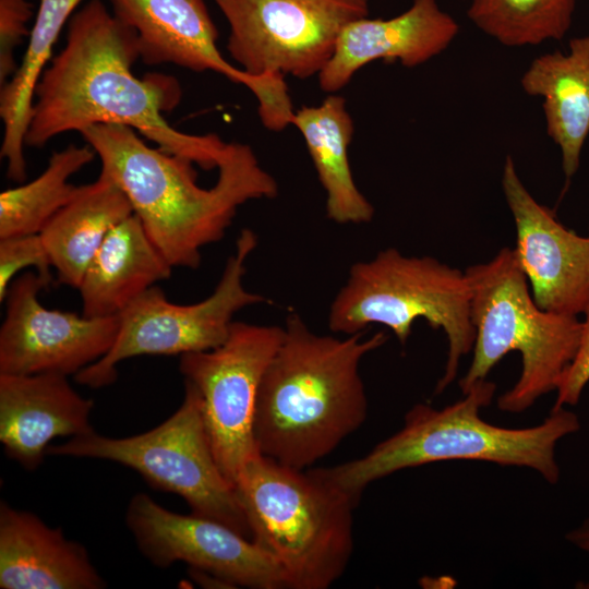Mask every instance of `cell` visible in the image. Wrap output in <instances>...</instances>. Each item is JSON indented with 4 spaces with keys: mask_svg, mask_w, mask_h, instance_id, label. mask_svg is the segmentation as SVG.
<instances>
[{
    "mask_svg": "<svg viewBox=\"0 0 589 589\" xmlns=\"http://www.w3.org/2000/svg\"><path fill=\"white\" fill-rule=\"evenodd\" d=\"M137 59L135 32L100 0L86 3L70 19L65 45L37 84L25 145L38 148L65 132L122 124L166 153L204 170L217 168L228 143L214 133L172 128L164 112L180 103L179 82L160 73L136 77L132 65Z\"/></svg>",
    "mask_w": 589,
    "mask_h": 589,
    "instance_id": "1",
    "label": "cell"
},
{
    "mask_svg": "<svg viewBox=\"0 0 589 589\" xmlns=\"http://www.w3.org/2000/svg\"><path fill=\"white\" fill-rule=\"evenodd\" d=\"M80 134L172 267L199 268L202 249L225 237L241 205L278 193L247 144H227L217 181L206 189L197 184L192 161L148 146L130 127L96 124Z\"/></svg>",
    "mask_w": 589,
    "mask_h": 589,
    "instance_id": "2",
    "label": "cell"
},
{
    "mask_svg": "<svg viewBox=\"0 0 589 589\" xmlns=\"http://www.w3.org/2000/svg\"><path fill=\"white\" fill-rule=\"evenodd\" d=\"M337 338L312 332L291 312L259 388L253 432L261 455L308 469L330 455L368 416L360 363L387 336Z\"/></svg>",
    "mask_w": 589,
    "mask_h": 589,
    "instance_id": "3",
    "label": "cell"
},
{
    "mask_svg": "<svg viewBox=\"0 0 589 589\" xmlns=\"http://www.w3.org/2000/svg\"><path fill=\"white\" fill-rule=\"evenodd\" d=\"M495 390V383L485 378L445 408L417 404L406 413L402 428L364 456L314 471L356 502L376 480L406 468L447 460L526 467L546 482L557 483L561 471L555 447L560 440L579 430L578 416L557 408L536 426L494 425L480 413L492 401Z\"/></svg>",
    "mask_w": 589,
    "mask_h": 589,
    "instance_id": "4",
    "label": "cell"
},
{
    "mask_svg": "<svg viewBox=\"0 0 589 589\" xmlns=\"http://www.w3.org/2000/svg\"><path fill=\"white\" fill-rule=\"evenodd\" d=\"M235 488L251 540L281 567L288 589H327L342 576L354 544L351 496L313 469L261 454Z\"/></svg>",
    "mask_w": 589,
    "mask_h": 589,
    "instance_id": "5",
    "label": "cell"
},
{
    "mask_svg": "<svg viewBox=\"0 0 589 589\" xmlns=\"http://www.w3.org/2000/svg\"><path fill=\"white\" fill-rule=\"evenodd\" d=\"M471 289L476 328L471 364L459 381L462 394L510 351L521 357L515 385L497 398L500 410L520 413L543 395L556 390L573 362L582 321L548 312L534 302L513 249L503 248L485 263L465 271Z\"/></svg>",
    "mask_w": 589,
    "mask_h": 589,
    "instance_id": "6",
    "label": "cell"
},
{
    "mask_svg": "<svg viewBox=\"0 0 589 589\" xmlns=\"http://www.w3.org/2000/svg\"><path fill=\"white\" fill-rule=\"evenodd\" d=\"M423 318L442 329L448 341L447 360L434 394L455 380L460 359L474 344L471 289L465 272L430 256H406L394 248L354 263L328 310L333 333L352 335L371 324L389 328L405 345L413 323Z\"/></svg>",
    "mask_w": 589,
    "mask_h": 589,
    "instance_id": "7",
    "label": "cell"
},
{
    "mask_svg": "<svg viewBox=\"0 0 589 589\" xmlns=\"http://www.w3.org/2000/svg\"><path fill=\"white\" fill-rule=\"evenodd\" d=\"M46 455L113 461L140 473L153 488L182 497L191 512L223 522L251 539L235 485L214 456L197 389L184 382L179 408L154 429L128 437L95 431L49 445Z\"/></svg>",
    "mask_w": 589,
    "mask_h": 589,
    "instance_id": "8",
    "label": "cell"
},
{
    "mask_svg": "<svg viewBox=\"0 0 589 589\" xmlns=\"http://www.w3.org/2000/svg\"><path fill=\"white\" fill-rule=\"evenodd\" d=\"M257 245L254 231H240L214 291L202 301L177 304L156 285L120 314L110 350L75 374L79 384L100 388L118 376L117 365L139 356H175L212 350L228 337L233 316L242 309L268 301L244 286L247 260Z\"/></svg>",
    "mask_w": 589,
    "mask_h": 589,
    "instance_id": "9",
    "label": "cell"
},
{
    "mask_svg": "<svg viewBox=\"0 0 589 589\" xmlns=\"http://www.w3.org/2000/svg\"><path fill=\"white\" fill-rule=\"evenodd\" d=\"M230 33L227 50L253 76L320 74L369 0H215Z\"/></svg>",
    "mask_w": 589,
    "mask_h": 589,
    "instance_id": "10",
    "label": "cell"
},
{
    "mask_svg": "<svg viewBox=\"0 0 589 589\" xmlns=\"http://www.w3.org/2000/svg\"><path fill=\"white\" fill-rule=\"evenodd\" d=\"M284 336V326L235 321L218 347L180 356L179 371L202 399L216 461L235 485L243 467L260 455L253 423L264 372Z\"/></svg>",
    "mask_w": 589,
    "mask_h": 589,
    "instance_id": "11",
    "label": "cell"
},
{
    "mask_svg": "<svg viewBox=\"0 0 589 589\" xmlns=\"http://www.w3.org/2000/svg\"><path fill=\"white\" fill-rule=\"evenodd\" d=\"M125 525L140 552L159 568L184 562L232 588L288 589L285 573L271 555L217 520L168 510L137 493L128 504Z\"/></svg>",
    "mask_w": 589,
    "mask_h": 589,
    "instance_id": "12",
    "label": "cell"
},
{
    "mask_svg": "<svg viewBox=\"0 0 589 589\" xmlns=\"http://www.w3.org/2000/svg\"><path fill=\"white\" fill-rule=\"evenodd\" d=\"M48 285L36 272L11 283L0 327V374H76L112 347L119 318L86 317L46 309L38 293Z\"/></svg>",
    "mask_w": 589,
    "mask_h": 589,
    "instance_id": "13",
    "label": "cell"
},
{
    "mask_svg": "<svg viewBox=\"0 0 589 589\" xmlns=\"http://www.w3.org/2000/svg\"><path fill=\"white\" fill-rule=\"evenodd\" d=\"M113 15L137 36L140 59L147 65L170 63L194 72L215 71L245 85L265 119L283 116L291 105L281 76H253L232 67L219 52L218 32L203 0H110Z\"/></svg>",
    "mask_w": 589,
    "mask_h": 589,
    "instance_id": "14",
    "label": "cell"
},
{
    "mask_svg": "<svg viewBox=\"0 0 589 589\" xmlns=\"http://www.w3.org/2000/svg\"><path fill=\"white\" fill-rule=\"evenodd\" d=\"M502 187L516 227V260L534 302L544 311L578 316L589 309V231L565 228L521 182L510 156Z\"/></svg>",
    "mask_w": 589,
    "mask_h": 589,
    "instance_id": "15",
    "label": "cell"
},
{
    "mask_svg": "<svg viewBox=\"0 0 589 589\" xmlns=\"http://www.w3.org/2000/svg\"><path fill=\"white\" fill-rule=\"evenodd\" d=\"M94 401L81 396L59 373L0 374V442L23 468L39 467L50 442L94 429Z\"/></svg>",
    "mask_w": 589,
    "mask_h": 589,
    "instance_id": "16",
    "label": "cell"
},
{
    "mask_svg": "<svg viewBox=\"0 0 589 589\" xmlns=\"http://www.w3.org/2000/svg\"><path fill=\"white\" fill-rule=\"evenodd\" d=\"M458 29L437 0H412L408 10L388 20L353 21L340 34L333 57L318 74L320 87L335 93L374 60L419 65L445 50Z\"/></svg>",
    "mask_w": 589,
    "mask_h": 589,
    "instance_id": "17",
    "label": "cell"
},
{
    "mask_svg": "<svg viewBox=\"0 0 589 589\" xmlns=\"http://www.w3.org/2000/svg\"><path fill=\"white\" fill-rule=\"evenodd\" d=\"M84 545L38 516L0 504L1 589H103Z\"/></svg>",
    "mask_w": 589,
    "mask_h": 589,
    "instance_id": "18",
    "label": "cell"
},
{
    "mask_svg": "<svg viewBox=\"0 0 589 589\" xmlns=\"http://www.w3.org/2000/svg\"><path fill=\"white\" fill-rule=\"evenodd\" d=\"M172 266L153 243L133 213L106 237L88 264L79 291L86 317L117 316Z\"/></svg>",
    "mask_w": 589,
    "mask_h": 589,
    "instance_id": "19",
    "label": "cell"
},
{
    "mask_svg": "<svg viewBox=\"0 0 589 589\" xmlns=\"http://www.w3.org/2000/svg\"><path fill=\"white\" fill-rule=\"evenodd\" d=\"M521 86L527 94L543 98L548 135L560 147L564 173L570 178L589 135V35L570 39L567 53L536 58Z\"/></svg>",
    "mask_w": 589,
    "mask_h": 589,
    "instance_id": "20",
    "label": "cell"
},
{
    "mask_svg": "<svg viewBox=\"0 0 589 589\" xmlns=\"http://www.w3.org/2000/svg\"><path fill=\"white\" fill-rule=\"evenodd\" d=\"M133 214L120 187L106 173L63 206L39 232L60 284L77 289L108 233Z\"/></svg>",
    "mask_w": 589,
    "mask_h": 589,
    "instance_id": "21",
    "label": "cell"
},
{
    "mask_svg": "<svg viewBox=\"0 0 589 589\" xmlns=\"http://www.w3.org/2000/svg\"><path fill=\"white\" fill-rule=\"evenodd\" d=\"M291 124L303 135L325 190L327 217L339 225L371 221L374 207L358 189L350 169L353 122L345 98L329 95L320 106L302 107L294 111Z\"/></svg>",
    "mask_w": 589,
    "mask_h": 589,
    "instance_id": "22",
    "label": "cell"
},
{
    "mask_svg": "<svg viewBox=\"0 0 589 589\" xmlns=\"http://www.w3.org/2000/svg\"><path fill=\"white\" fill-rule=\"evenodd\" d=\"M81 1L40 0L23 60L13 76L1 86L3 141L0 155L7 160L8 178L13 181L26 178L24 145L37 84L65 22Z\"/></svg>",
    "mask_w": 589,
    "mask_h": 589,
    "instance_id": "23",
    "label": "cell"
},
{
    "mask_svg": "<svg viewBox=\"0 0 589 589\" xmlns=\"http://www.w3.org/2000/svg\"><path fill=\"white\" fill-rule=\"evenodd\" d=\"M89 146L70 144L53 152L45 170L34 180L0 194V239L39 233L79 192L69 179L94 160Z\"/></svg>",
    "mask_w": 589,
    "mask_h": 589,
    "instance_id": "24",
    "label": "cell"
},
{
    "mask_svg": "<svg viewBox=\"0 0 589 589\" xmlns=\"http://www.w3.org/2000/svg\"><path fill=\"white\" fill-rule=\"evenodd\" d=\"M577 0H471L467 15L498 43L519 47L562 39Z\"/></svg>",
    "mask_w": 589,
    "mask_h": 589,
    "instance_id": "25",
    "label": "cell"
},
{
    "mask_svg": "<svg viewBox=\"0 0 589 589\" xmlns=\"http://www.w3.org/2000/svg\"><path fill=\"white\" fill-rule=\"evenodd\" d=\"M35 268L49 286L51 261L39 233L0 239V301L3 302L11 283L24 268Z\"/></svg>",
    "mask_w": 589,
    "mask_h": 589,
    "instance_id": "26",
    "label": "cell"
},
{
    "mask_svg": "<svg viewBox=\"0 0 589 589\" xmlns=\"http://www.w3.org/2000/svg\"><path fill=\"white\" fill-rule=\"evenodd\" d=\"M32 15L27 0H0V84L3 86L17 70L14 52L26 35Z\"/></svg>",
    "mask_w": 589,
    "mask_h": 589,
    "instance_id": "27",
    "label": "cell"
},
{
    "mask_svg": "<svg viewBox=\"0 0 589 589\" xmlns=\"http://www.w3.org/2000/svg\"><path fill=\"white\" fill-rule=\"evenodd\" d=\"M584 315L581 337L576 356L556 389V399L552 409L577 405L589 383V309Z\"/></svg>",
    "mask_w": 589,
    "mask_h": 589,
    "instance_id": "28",
    "label": "cell"
},
{
    "mask_svg": "<svg viewBox=\"0 0 589 589\" xmlns=\"http://www.w3.org/2000/svg\"><path fill=\"white\" fill-rule=\"evenodd\" d=\"M565 538L570 544L589 553V518H587L578 527L568 531ZM582 587L589 588V584H586Z\"/></svg>",
    "mask_w": 589,
    "mask_h": 589,
    "instance_id": "29",
    "label": "cell"
}]
</instances>
